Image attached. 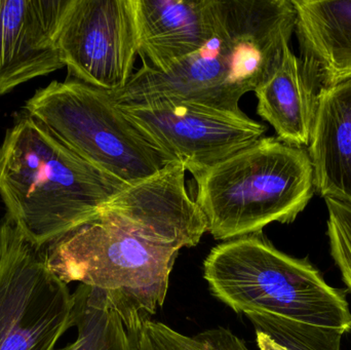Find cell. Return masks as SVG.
Masks as SVG:
<instances>
[{
	"label": "cell",
	"mask_w": 351,
	"mask_h": 350,
	"mask_svg": "<svg viewBox=\"0 0 351 350\" xmlns=\"http://www.w3.org/2000/svg\"><path fill=\"white\" fill-rule=\"evenodd\" d=\"M325 203L329 242H336L351 254V203L334 199H325Z\"/></svg>",
	"instance_id": "cell-18"
},
{
	"label": "cell",
	"mask_w": 351,
	"mask_h": 350,
	"mask_svg": "<svg viewBox=\"0 0 351 350\" xmlns=\"http://www.w3.org/2000/svg\"><path fill=\"white\" fill-rule=\"evenodd\" d=\"M138 343L139 350H250L237 335L221 327L190 337L150 318L142 325Z\"/></svg>",
	"instance_id": "cell-17"
},
{
	"label": "cell",
	"mask_w": 351,
	"mask_h": 350,
	"mask_svg": "<svg viewBox=\"0 0 351 350\" xmlns=\"http://www.w3.org/2000/svg\"><path fill=\"white\" fill-rule=\"evenodd\" d=\"M74 295L47 262L45 247L0 219V350H55L73 327Z\"/></svg>",
	"instance_id": "cell-7"
},
{
	"label": "cell",
	"mask_w": 351,
	"mask_h": 350,
	"mask_svg": "<svg viewBox=\"0 0 351 350\" xmlns=\"http://www.w3.org/2000/svg\"><path fill=\"white\" fill-rule=\"evenodd\" d=\"M214 36L168 72L144 64L125 88L107 92L117 105L158 98L241 111L239 101L276 70L296 28L292 0H215Z\"/></svg>",
	"instance_id": "cell-2"
},
{
	"label": "cell",
	"mask_w": 351,
	"mask_h": 350,
	"mask_svg": "<svg viewBox=\"0 0 351 350\" xmlns=\"http://www.w3.org/2000/svg\"><path fill=\"white\" fill-rule=\"evenodd\" d=\"M133 4L139 55L162 73L214 36L215 0H133Z\"/></svg>",
	"instance_id": "cell-12"
},
{
	"label": "cell",
	"mask_w": 351,
	"mask_h": 350,
	"mask_svg": "<svg viewBox=\"0 0 351 350\" xmlns=\"http://www.w3.org/2000/svg\"><path fill=\"white\" fill-rule=\"evenodd\" d=\"M24 112L82 160L125 185L178 162L142 135L107 90L72 77L38 88L25 103Z\"/></svg>",
	"instance_id": "cell-6"
},
{
	"label": "cell",
	"mask_w": 351,
	"mask_h": 350,
	"mask_svg": "<svg viewBox=\"0 0 351 350\" xmlns=\"http://www.w3.org/2000/svg\"><path fill=\"white\" fill-rule=\"evenodd\" d=\"M300 59L319 88L351 79V0H292Z\"/></svg>",
	"instance_id": "cell-13"
},
{
	"label": "cell",
	"mask_w": 351,
	"mask_h": 350,
	"mask_svg": "<svg viewBox=\"0 0 351 350\" xmlns=\"http://www.w3.org/2000/svg\"><path fill=\"white\" fill-rule=\"evenodd\" d=\"M194 180L208 232L224 242L292 223L315 193L307 149L276 137L262 138Z\"/></svg>",
	"instance_id": "cell-4"
},
{
	"label": "cell",
	"mask_w": 351,
	"mask_h": 350,
	"mask_svg": "<svg viewBox=\"0 0 351 350\" xmlns=\"http://www.w3.org/2000/svg\"><path fill=\"white\" fill-rule=\"evenodd\" d=\"M117 106L148 141L193 177L251 147L267 131L243 111L190 101L158 98Z\"/></svg>",
	"instance_id": "cell-8"
},
{
	"label": "cell",
	"mask_w": 351,
	"mask_h": 350,
	"mask_svg": "<svg viewBox=\"0 0 351 350\" xmlns=\"http://www.w3.org/2000/svg\"><path fill=\"white\" fill-rule=\"evenodd\" d=\"M186 170L173 162L158 174L128 185L99 211L108 222L152 244L180 251L196 246L208 232V222L188 193Z\"/></svg>",
	"instance_id": "cell-10"
},
{
	"label": "cell",
	"mask_w": 351,
	"mask_h": 350,
	"mask_svg": "<svg viewBox=\"0 0 351 350\" xmlns=\"http://www.w3.org/2000/svg\"><path fill=\"white\" fill-rule=\"evenodd\" d=\"M57 45L70 77L107 92L121 90L139 55L133 0H69Z\"/></svg>",
	"instance_id": "cell-9"
},
{
	"label": "cell",
	"mask_w": 351,
	"mask_h": 350,
	"mask_svg": "<svg viewBox=\"0 0 351 350\" xmlns=\"http://www.w3.org/2000/svg\"><path fill=\"white\" fill-rule=\"evenodd\" d=\"M256 341L260 350H287L284 347L276 345L269 337L266 336L263 333L256 331Z\"/></svg>",
	"instance_id": "cell-20"
},
{
	"label": "cell",
	"mask_w": 351,
	"mask_h": 350,
	"mask_svg": "<svg viewBox=\"0 0 351 350\" xmlns=\"http://www.w3.org/2000/svg\"><path fill=\"white\" fill-rule=\"evenodd\" d=\"M307 148L315 192L351 203V79L321 88Z\"/></svg>",
	"instance_id": "cell-14"
},
{
	"label": "cell",
	"mask_w": 351,
	"mask_h": 350,
	"mask_svg": "<svg viewBox=\"0 0 351 350\" xmlns=\"http://www.w3.org/2000/svg\"><path fill=\"white\" fill-rule=\"evenodd\" d=\"M331 255L341 273L342 279L351 291V254L336 242H330Z\"/></svg>",
	"instance_id": "cell-19"
},
{
	"label": "cell",
	"mask_w": 351,
	"mask_h": 350,
	"mask_svg": "<svg viewBox=\"0 0 351 350\" xmlns=\"http://www.w3.org/2000/svg\"><path fill=\"white\" fill-rule=\"evenodd\" d=\"M73 295L77 337L61 350H139V334L127 328L104 293L80 285Z\"/></svg>",
	"instance_id": "cell-16"
},
{
	"label": "cell",
	"mask_w": 351,
	"mask_h": 350,
	"mask_svg": "<svg viewBox=\"0 0 351 350\" xmlns=\"http://www.w3.org/2000/svg\"><path fill=\"white\" fill-rule=\"evenodd\" d=\"M69 0H0V96L65 67L57 45Z\"/></svg>",
	"instance_id": "cell-11"
},
{
	"label": "cell",
	"mask_w": 351,
	"mask_h": 350,
	"mask_svg": "<svg viewBox=\"0 0 351 350\" xmlns=\"http://www.w3.org/2000/svg\"><path fill=\"white\" fill-rule=\"evenodd\" d=\"M321 92L317 82L290 45L278 67L255 90L257 112L289 145L307 147Z\"/></svg>",
	"instance_id": "cell-15"
},
{
	"label": "cell",
	"mask_w": 351,
	"mask_h": 350,
	"mask_svg": "<svg viewBox=\"0 0 351 350\" xmlns=\"http://www.w3.org/2000/svg\"><path fill=\"white\" fill-rule=\"evenodd\" d=\"M204 277L217 299L287 350H340L351 331L346 293L308 261L280 252L262 232L215 247Z\"/></svg>",
	"instance_id": "cell-1"
},
{
	"label": "cell",
	"mask_w": 351,
	"mask_h": 350,
	"mask_svg": "<svg viewBox=\"0 0 351 350\" xmlns=\"http://www.w3.org/2000/svg\"><path fill=\"white\" fill-rule=\"evenodd\" d=\"M45 251L58 279L104 293L136 334L164 305L179 255L99 219L68 232Z\"/></svg>",
	"instance_id": "cell-5"
},
{
	"label": "cell",
	"mask_w": 351,
	"mask_h": 350,
	"mask_svg": "<svg viewBox=\"0 0 351 350\" xmlns=\"http://www.w3.org/2000/svg\"><path fill=\"white\" fill-rule=\"evenodd\" d=\"M125 186L25 112L18 114L0 145L5 215L40 247L97 220L101 208Z\"/></svg>",
	"instance_id": "cell-3"
}]
</instances>
